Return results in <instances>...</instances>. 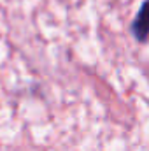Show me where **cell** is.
<instances>
[{
  "label": "cell",
  "instance_id": "6da1fadb",
  "mask_svg": "<svg viewBox=\"0 0 149 151\" xmlns=\"http://www.w3.org/2000/svg\"><path fill=\"white\" fill-rule=\"evenodd\" d=\"M146 7H148V2H142L139 12H137V18L133 19L132 23V34L133 37L137 39L139 42H146L148 39V23H146Z\"/></svg>",
  "mask_w": 149,
  "mask_h": 151
}]
</instances>
